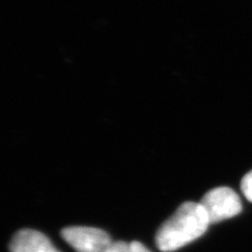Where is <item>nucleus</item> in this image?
<instances>
[{
    "label": "nucleus",
    "instance_id": "1",
    "mask_svg": "<svg viewBox=\"0 0 252 252\" xmlns=\"http://www.w3.org/2000/svg\"><path fill=\"white\" fill-rule=\"evenodd\" d=\"M209 218L200 202H186L161 225L156 234V244L163 252H172L207 231Z\"/></svg>",
    "mask_w": 252,
    "mask_h": 252
},
{
    "label": "nucleus",
    "instance_id": "2",
    "mask_svg": "<svg viewBox=\"0 0 252 252\" xmlns=\"http://www.w3.org/2000/svg\"><path fill=\"white\" fill-rule=\"evenodd\" d=\"M200 204L206 211L210 224L233 218L242 211L239 194L229 187H218L207 191Z\"/></svg>",
    "mask_w": 252,
    "mask_h": 252
},
{
    "label": "nucleus",
    "instance_id": "3",
    "mask_svg": "<svg viewBox=\"0 0 252 252\" xmlns=\"http://www.w3.org/2000/svg\"><path fill=\"white\" fill-rule=\"evenodd\" d=\"M61 236L77 252H102L113 243L106 231L94 227H66Z\"/></svg>",
    "mask_w": 252,
    "mask_h": 252
},
{
    "label": "nucleus",
    "instance_id": "4",
    "mask_svg": "<svg viewBox=\"0 0 252 252\" xmlns=\"http://www.w3.org/2000/svg\"><path fill=\"white\" fill-rule=\"evenodd\" d=\"M11 252H60L46 235L33 229L16 232L10 243Z\"/></svg>",
    "mask_w": 252,
    "mask_h": 252
},
{
    "label": "nucleus",
    "instance_id": "5",
    "mask_svg": "<svg viewBox=\"0 0 252 252\" xmlns=\"http://www.w3.org/2000/svg\"><path fill=\"white\" fill-rule=\"evenodd\" d=\"M241 190L245 198L249 202H252V170L243 177L241 181Z\"/></svg>",
    "mask_w": 252,
    "mask_h": 252
},
{
    "label": "nucleus",
    "instance_id": "6",
    "mask_svg": "<svg viewBox=\"0 0 252 252\" xmlns=\"http://www.w3.org/2000/svg\"><path fill=\"white\" fill-rule=\"evenodd\" d=\"M102 252H129V243H126L123 241L113 242Z\"/></svg>",
    "mask_w": 252,
    "mask_h": 252
},
{
    "label": "nucleus",
    "instance_id": "7",
    "mask_svg": "<svg viewBox=\"0 0 252 252\" xmlns=\"http://www.w3.org/2000/svg\"><path fill=\"white\" fill-rule=\"evenodd\" d=\"M129 252H152V251L148 250L142 243L133 241L129 243Z\"/></svg>",
    "mask_w": 252,
    "mask_h": 252
}]
</instances>
